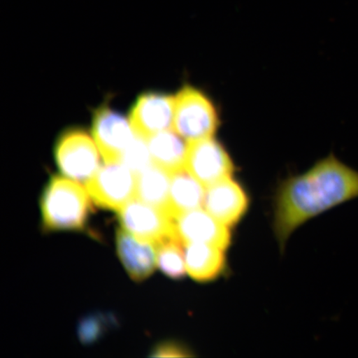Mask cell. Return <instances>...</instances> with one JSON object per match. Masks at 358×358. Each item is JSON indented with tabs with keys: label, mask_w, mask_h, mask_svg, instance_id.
Listing matches in <instances>:
<instances>
[{
	"label": "cell",
	"mask_w": 358,
	"mask_h": 358,
	"mask_svg": "<svg viewBox=\"0 0 358 358\" xmlns=\"http://www.w3.org/2000/svg\"><path fill=\"white\" fill-rule=\"evenodd\" d=\"M358 198V171L334 154L307 172L290 177L275 196L274 231L282 249L291 234L310 219Z\"/></svg>",
	"instance_id": "1"
},
{
	"label": "cell",
	"mask_w": 358,
	"mask_h": 358,
	"mask_svg": "<svg viewBox=\"0 0 358 358\" xmlns=\"http://www.w3.org/2000/svg\"><path fill=\"white\" fill-rule=\"evenodd\" d=\"M90 196L77 181L53 177L43 192L41 210L48 231L80 230L86 223Z\"/></svg>",
	"instance_id": "2"
},
{
	"label": "cell",
	"mask_w": 358,
	"mask_h": 358,
	"mask_svg": "<svg viewBox=\"0 0 358 358\" xmlns=\"http://www.w3.org/2000/svg\"><path fill=\"white\" fill-rule=\"evenodd\" d=\"M173 129L187 143L213 137L220 127L216 105L200 89L185 85L174 96Z\"/></svg>",
	"instance_id": "3"
},
{
	"label": "cell",
	"mask_w": 358,
	"mask_h": 358,
	"mask_svg": "<svg viewBox=\"0 0 358 358\" xmlns=\"http://www.w3.org/2000/svg\"><path fill=\"white\" fill-rule=\"evenodd\" d=\"M137 174L124 163H105L86 182L90 196L99 207L119 211L136 198Z\"/></svg>",
	"instance_id": "4"
},
{
	"label": "cell",
	"mask_w": 358,
	"mask_h": 358,
	"mask_svg": "<svg viewBox=\"0 0 358 358\" xmlns=\"http://www.w3.org/2000/svg\"><path fill=\"white\" fill-rule=\"evenodd\" d=\"M99 149L96 142L80 129L62 134L55 148L58 167L66 177L87 182L100 169Z\"/></svg>",
	"instance_id": "5"
},
{
	"label": "cell",
	"mask_w": 358,
	"mask_h": 358,
	"mask_svg": "<svg viewBox=\"0 0 358 358\" xmlns=\"http://www.w3.org/2000/svg\"><path fill=\"white\" fill-rule=\"evenodd\" d=\"M118 212L123 229L138 239L157 245L169 239H178L174 218L154 206L134 198Z\"/></svg>",
	"instance_id": "6"
},
{
	"label": "cell",
	"mask_w": 358,
	"mask_h": 358,
	"mask_svg": "<svg viewBox=\"0 0 358 358\" xmlns=\"http://www.w3.org/2000/svg\"><path fill=\"white\" fill-rule=\"evenodd\" d=\"M185 169L207 187L234 176L235 165L225 147L213 136L189 143Z\"/></svg>",
	"instance_id": "7"
},
{
	"label": "cell",
	"mask_w": 358,
	"mask_h": 358,
	"mask_svg": "<svg viewBox=\"0 0 358 358\" xmlns=\"http://www.w3.org/2000/svg\"><path fill=\"white\" fill-rule=\"evenodd\" d=\"M92 133L105 163H122L137 138L131 122L107 106L94 114Z\"/></svg>",
	"instance_id": "8"
},
{
	"label": "cell",
	"mask_w": 358,
	"mask_h": 358,
	"mask_svg": "<svg viewBox=\"0 0 358 358\" xmlns=\"http://www.w3.org/2000/svg\"><path fill=\"white\" fill-rule=\"evenodd\" d=\"M174 96L162 93H147L138 97L131 112L134 133L147 141L155 134L173 129Z\"/></svg>",
	"instance_id": "9"
},
{
	"label": "cell",
	"mask_w": 358,
	"mask_h": 358,
	"mask_svg": "<svg viewBox=\"0 0 358 358\" xmlns=\"http://www.w3.org/2000/svg\"><path fill=\"white\" fill-rule=\"evenodd\" d=\"M248 208V194L232 177L206 187L203 208L228 227L236 226Z\"/></svg>",
	"instance_id": "10"
},
{
	"label": "cell",
	"mask_w": 358,
	"mask_h": 358,
	"mask_svg": "<svg viewBox=\"0 0 358 358\" xmlns=\"http://www.w3.org/2000/svg\"><path fill=\"white\" fill-rule=\"evenodd\" d=\"M178 238L183 245L206 243L227 250L231 243V228L217 220L203 208L183 213L174 218Z\"/></svg>",
	"instance_id": "11"
},
{
	"label": "cell",
	"mask_w": 358,
	"mask_h": 358,
	"mask_svg": "<svg viewBox=\"0 0 358 358\" xmlns=\"http://www.w3.org/2000/svg\"><path fill=\"white\" fill-rule=\"evenodd\" d=\"M116 248L120 261L134 280H145L158 265V245L138 239L124 229L116 234Z\"/></svg>",
	"instance_id": "12"
},
{
	"label": "cell",
	"mask_w": 358,
	"mask_h": 358,
	"mask_svg": "<svg viewBox=\"0 0 358 358\" xmlns=\"http://www.w3.org/2000/svg\"><path fill=\"white\" fill-rule=\"evenodd\" d=\"M185 258L187 274L198 282L213 281L226 271V250L206 243H187Z\"/></svg>",
	"instance_id": "13"
},
{
	"label": "cell",
	"mask_w": 358,
	"mask_h": 358,
	"mask_svg": "<svg viewBox=\"0 0 358 358\" xmlns=\"http://www.w3.org/2000/svg\"><path fill=\"white\" fill-rule=\"evenodd\" d=\"M146 142L152 163L170 173L185 169L186 141L172 129L155 134Z\"/></svg>",
	"instance_id": "14"
},
{
	"label": "cell",
	"mask_w": 358,
	"mask_h": 358,
	"mask_svg": "<svg viewBox=\"0 0 358 358\" xmlns=\"http://www.w3.org/2000/svg\"><path fill=\"white\" fill-rule=\"evenodd\" d=\"M206 187L182 169L172 173L169 191V212L173 218L183 213L203 208Z\"/></svg>",
	"instance_id": "15"
},
{
	"label": "cell",
	"mask_w": 358,
	"mask_h": 358,
	"mask_svg": "<svg viewBox=\"0 0 358 358\" xmlns=\"http://www.w3.org/2000/svg\"><path fill=\"white\" fill-rule=\"evenodd\" d=\"M136 174V199L170 215L169 191L172 174L153 163Z\"/></svg>",
	"instance_id": "16"
},
{
	"label": "cell",
	"mask_w": 358,
	"mask_h": 358,
	"mask_svg": "<svg viewBox=\"0 0 358 358\" xmlns=\"http://www.w3.org/2000/svg\"><path fill=\"white\" fill-rule=\"evenodd\" d=\"M180 240L169 239L158 245L157 264L172 279H181L187 273L185 249Z\"/></svg>",
	"instance_id": "17"
},
{
	"label": "cell",
	"mask_w": 358,
	"mask_h": 358,
	"mask_svg": "<svg viewBox=\"0 0 358 358\" xmlns=\"http://www.w3.org/2000/svg\"><path fill=\"white\" fill-rule=\"evenodd\" d=\"M153 356L159 357H191L192 355L185 348L171 343H164L157 348Z\"/></svg>",
	"instance_id": "18"
}]
</instances>
